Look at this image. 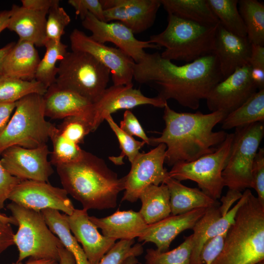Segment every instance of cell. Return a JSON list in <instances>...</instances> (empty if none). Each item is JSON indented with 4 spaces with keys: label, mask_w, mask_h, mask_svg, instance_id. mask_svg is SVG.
Returning <instances> with one entry per match:
<instances>
[{
    "label": "cell",
    "mask_w": 264,
    "mask_h": 264,
    "mask_svg": "<svg viewBox=\"0 0 264 264\" xmlns=\"http://www.w3.org/2000/svg\"><path fill=\"white\" fill-rule=\"evenodd\" d=\"M133 78L140 84H151L158 96L172 99L180 105L196 110L200 101L224 79L218 59L213 53L182 66L163 58L159 53H146L133 66Z\"/></svg>",
    "instance_id": "1"
},
{
    "label": "cell",
    "mask_w": 264,
    "mask_h": 264,
    "mask_svg": "<svg viewBox=\"0 0 264 264\" xmlns=\"http://www.w3.org/2000/svg\"><path fill=\"white\" fill-rule=\"evenodd\" d=\"M226 116L220 111L207 114L177 112L167 103L163 116L165 128L159 137L150 138V144L166 145L165 162L170 166L194 161L213 153L225 140L227 132L213 129Z\"/></svg>",
    "instance_id": "2"
},
{
    "label": "cell",
    "mask_w": 264,
    "mask_h": 264,
    "mask_svg": "<svg viewBox=\"0 0 264 264\" xmlns=\"http://www.w3.org/2000/svg\"><path fill=\"white\" fill-rule=\"evenodd\" d=\"M55 166L63 188L83 209L116 207L118 194L124 190L125 177L119 178L102 158L84 150L79 159Z\"/></svg>",
    "instance_id": "3"
},
{
    "label": "cell",
    "mask_w": 264,
    "mask_h": 264,
    "mask_svg": "<svg viewBox=\"0 0 264 264\" xmlns=\"http://www.w3.org/2000/svg\"><path fill=\"white\" fill-rule=\"evenodd\" d=\"M264 260V204L250 191L212 264H255Z\"/></svg>",
    "instance_id": "4"
},
{
    "label": "cell",
    "mask_w": 264,
    "mask_h": 264,
    "mask_svg": "<svg viewBox=\"0 0 264 264\" xmlns=\"http://www.w3.org/2000/svg\"><path fill=\"white\" fill-rule=\"evenodd\" d=\"M218 24H202L168 14L166 28L151 36L148 41L165 47L160 54L163 58L189 63L213 53Z\"/></svg>",
    "instance_id": "5"
},
{
    "label": "cell",
    "mask_w": 264,
    "mask_h": 264,
    "mask_svg": "<svg viewBox=\"0 0 264 264\" xmlns=\"http://www.w3.org/2000/svg\"><path fill=\"white\" fill-rule=\"evenodd\" d=\"M43 95H28L16 102L14 113L0 134V155L7 148L46 145L55 127L45 120Z\"/></svg>",
    "instance_id": "6"
},
{
    "label": "cell",
    "mask_w": 264,
    "mask_h": 264,
    "mask_svg": "<svg viewBox=\"0 0 264 264\" xmlns=\"http://www.w3.org/2000/svg\"><path fill=\"white\" fill-rule=\"evenodd\" d=\"M7 208L18 225V230L14 236V244L19 252L17 262H22L29 257L52 259L59 262V249L63 246L48 227L41 212L13 202L9 203Z\"/></svg>",
    "instance_id": "7"
},
{
    "label": "cell",
    "mask_w": 264,
    "mask_h": 264,
    "mask_svg": "<svg viewBox=\"0 0 264 264\" xmlns=\"http://www.w3.org/2000/svg\"><path fill=\"white\" fill-rule=\"evenodd\" d=\"M58 69L55 83L92 104L100 99L110 80V70L86 52H67Z\"/></svg>",
    "instance_id": "8"
},
{
    "label": "cell",
    "mask_w": 264,
    "mask_h": 264,
    "mask_svg": "<svg viewBox=\"0 0 264 264\" xmlns=\"http://www.w3.org/2000/svg\"><path fill=\"white\" fill-rule=\"evenodd\" d=\"M233 137V133H227L213 153L191 162L175 164L168 172L169 176L179 181L196 182L201 191L217 200L225 186L222 173L230 154Z\"/></svg>",
    "instance_id": "9"
},
{
    "label": "cell",
    "mask_w": 264,
    "mask_h": 264,
    "mask_svg": "<svg viewBox=\"0 0 264 264\" xmlns=\"http://www.w3.org/2000/svg\"><path fill=\"white\" fill-rule=\"evenodd\" d=\"M230 154L222 176L225 186L242 192L250 188L251 169L264 135V122L235 128Z\"/></svg>",
    "instance_id": "10"
},
{
    "label": "cell",
    "mask_w": 264,
    "mask_h": 264,
    "mask_svg": "<svg viewBox=\"0 0 264 264\" xmlns=\"http://www.w3.org/2000/svg\"><path fill=\"white\" fill-rule=\"evenodd\" d=\"M166 150V145L161 143L148 153H140L131 163L129 173L124 176V193L122 201L134 202L147 186L164 183L169 176L164 167Z\"/></svg>",
    "instance_id": "11"
},
{
    "label": "cell",
    "mask_w": 264,
    "mask_h": 264,
    "mask_svg": "<svg viewBox=\"0 0 264 264\" xmlns=\"http://www.w3.org/2000/svg\"><path fill=\"white\" fill-rule=\"evenodd\" d=\"M72 51L86 52L110 70L113 85L132 84L134 61L119 48L97 42L78 29L69 36Z\"/></svg>",
    "instance_id": "12"
},
{
    "label": "cell",
    "mask_w": 264,
    "mask_h": 264,
    "mask_svg": "<svg viewBox=\"0 0 264 264\" xmlns=\"http://www.w3.org/2000/svg\"><path fill=\"white\" fill-rule=\"evenodd\" d=\"M251 69L250 65L238 68L213 87L205 99L210 111H220L227 115L258 91Z\"/></svg>",
    "instance_id": "13"
},
{
    "label": "cell",
    "mask_w": 264,
    "mask_h": 264,
    "mask_svg": "<svg viewBox=\"0 0 264 264\" xmlns=\"http://www.w3.org/2000/svg\"><path fill=\"white\" fill-rule=\"evenodd\" d=\"M66 191L46 181L24 180L12 191L8 199L37 212L45 209L62 211L70 215L75 208Z\"/></svg>",
    "instance_id": "14"
},
{
    "label": "cell",
    "mask_w": 264,
    "mask_h": 264,
    "mask_svg": "<svg viewBox=\"0 0 264 264\" xmlns=\"http://www.w3.org/2000/svg\"><path fill=\"white\" fill-rule=\"evenodd\" d=\"M49 153L46 144L31 149L12 146L2 153L0 162L11 175L22 180L47 182L54 172L47 159Z\"/></svg>",
    "instance_id": "15"
},
{
    "label": "cell",
    "mask_w": 264,
    "mask_h": 264,
    "mask_svg": "<svg viewBox=\"0 0 264 264\" xmlns=\"http://www.w3.org/2000/svg\"><path fill=\"white\" fill-rule=\"evenodd\" d=\"M83 26L90 31V37L94 41L105 44L110 42L138 63L146 52L145 48L160 49L159 46L148 41L136 39L130 29L119 22H105L88 13L82 20Z\"/></svg>",
    "instance_id": "16"
},
{
    "label": "cell",
    "mask_w": 264,
    "mask_h": 264,
    "mask_svg": "<svg viewBox=\"0 0 264 264\" xmlns=\"http://www.w3.org/2000/svg\"><path fill=\"white\" fill-rule=\"evenodd\" d=\"M105 22H119L134 34L154 24L161 5L160 0H100Z\"/></svg>",
    "instance_id": "17"
},
{
    "label": "cell",
    "mask_w": 264,
    "mask_h": 264,
    "mask_svg": "<svg viewBox=\"0 0 264 264\" xmlns=\"http://www.w3.org/2000/svg\"><path fill=\"white\" fill-rule=\"evenodd\" d=\"M167 101L157 96L148 97L140 90L134 88L133 84L113 85L107 88L100 99L92 104L91 115L94 132L109 115L122 109H130L142 105L164 108Z\"/></svg>",
    "instance_id": "18"
},
{
    "label": "cell",
    "mask_w": 264,
    "mask_h": 264,
    "mask_svg": "<svg viewBox=\"0 0 264 264\" xmlns=\"http://www.w3.org/2000/svg\"><path fill=\"white\" fill-rule=\"evenodd\" d=\"M87 210L75 209L70 215L64 214L71 232L80 242L89 264H98L116 240L101 234L89 220Z\"/></svg>",
    "instance_id": "19"
},
{
    "label": "cell",
    "mask_w": 264,
    "mask_h": 264,
    "mask_svg": "<svg viewBox=\"0 0 264 264\" xmlns=\"http://www.w3.org/2000/svg\"><path fill=\"white\" fill-rule=\"evenodd\" d=\"M250 190L246 189L237 203L224 216L219 205L208 208L204 214L197 222L192 230V249L190 264H198L200 250L206 241L227 231L233 223L236 213L245 200Z\"/></svg>",
    "instance_id": "20"
},
{
    "label": "cell",
    "mask_w": 264,
    "mask_h": 264,
    "mask_svg": "<svg viewBox=\"0 0 264 264\" xmlns=\"http://www.w3.org/2000/svg\"><path fill=\"white\" fill-rule=\"evenodd\" d=\"M251 52V44L247 36L230 32L219 23L213 53L218 59L224 79L238 68L249 65Z\"/></svg>",
    "instance_id": "21"
},
{
    "label": "cell",
    "mask_w": 264,
    "mask_h": 264,
    "mask_svg": "<svg viewBox=\"0 0 264 264\" xmlns=\"http://www.w3.org/2000/svg\"><path fill=\"white\" fill-rule=\"evenodd\" d=\"M206 209L198 208L181 214L170 215L157 222L147 225L138 237V240L154 243L158 251H166L173 240L180 233L193 229L204 214Z\"/></svg>",
    "instance_id": "22"
},
{
    "label": "cell",
    "mask_w": 264,
    "mask_h": 264,
    "mask_svg": "<svg viewBox=\"0 0 264 264\" xmlns=\"http://www.w3.org/2000/svg\"><path fill=\"white\" fill-rule=\"evenodd\" d=\"M10 10L7 28L15 32L19 40L44 46L46 40L47 11H37L14 4Z\"/></svg>",
    "instance_id": "23"
},
{
    "label": "cell",
    "mask_w": 264,
    "mask_h": 264,
    "mask_svg": "<svg viewBox=\"0 0 264 264\" xmlns=\"http://www.w3.org/2000/svg\"><path fill=\"white\" fill-rule=\"evenodd\" d=\"M45 117L63 119L89 110L92 103L79 94L56 83L47 88L43 95Z\"/></svg>",
    "instance_id": "24"
},
{
    "label": "cell",
    "mask_w": 264,
    "mask_h": 264,
    "mask_svg": "<svg viewBox=\"0 0 264 264\" xmlns=\"http://www.w3.org/2000/svg\"><path fill=\"white\" fill-rule=\"evenodd\" d=\"M89 219L104 236L116 241L138 238L147 226L139 212L132 210H117L106 217L89 216Z\"/></svg>",
    "instance_id": "25"
},
{
    "label": "cell",
    "mask_w": 264,
    "mask_h": 264,
    "mask_svg": "<svg viewBox=\"0 0 264 264\" xmlns=\"http://www.w3.org/2000/svg\"><path fill=\"white\" fill-rule=\"evenodd\" d=\"M40 61L33 43L19 40L4 59L3 74L24 80H34Z\"/></svg>",
    "instance_id": "26"
},
{
    "label": "cell",
    "mask_w": 264,
    "mask_h": 264,
    "mask_svg": "<svg viewBox=\"0 0 264 264\" xmlns=\"http://www.w3.org/2000/svg\"><path fill=\"white\" fill-rule=\"evenodd\" d=\"M170 193L171 215H176L198 208L219 205L217 201L197 188H191L169 176L164 181Z\"/></svg>",
    "instance_id": "27"
},
{
    "label": "cell",
    "mask_w": 264,
    "mask_h": 264,
    "mask_svg": "<svg viewBox=\"0 0 264 264\" xmlns=\"http://www.w3.org/2000/svg\"><path fill=\"white\" fill-rule=\"evenodd\" d=\"M139 213L147 225L157 222L171 215L170 193L167 186L150 185L140 194Z\"/></svg>",
    "instance_id": "28"
},
{
    "label": "cell",
    "mask_w": 264,
    "mask_h": 264,
    "mask_svg": "<svg viewBox=\"0 0 264 264\" xmlns=\"http://www.w3.org/2000/svg\"><path fill=\"white\" fill-rule=\"evenodd\" d=\"M160 1L168 14L204 24L217 25L219 23L207 0Z\"/></svg>",
    "instance_id": "29"
},
{
    "label": "cell",
    "mask_w": 264,
    "mask_h": 264,
    "mask_svg": "<svg viewBox=\"0 0 264 264\" xmlns=\"http://www.w3.org/2000/svg\"><path fill=\"white\" fill-rule=\"evenodd\" d=\"M41 213L51 232L58 238L64 248L73 255L76 264H89L82 248L71 234L64 214L53 209H44Z\"/></svg>",
    "instance_id": "30"
},
{
    "label": "cell",
    "mask_w": 264,
    "mask_h": 264,
    "mask_svg": "<svg viewBox=\"0 0 264 264\" xmlns=\"http://www.w3.org/2000/svg\"><path fill=\"white\" fill-rule=\"evenodd\" d=\"M264 121V89L258 90L220 123L223 130H230Z\"/></svg>",
    "instance_id": "31"
},
{
    "label": "cell",
    "mask_w": 264,
    "mask_h": 264,
    "mask_svg": "<svg viewBox=\"0 0 264 264\" xmlns=\"http://www.w3.org/2000/svg\"><path fill=\"white\" fill-rule=\"evenodd\" d=\"M239 11L251 44L264 46V5L257 0H241Z\"/></svg>",
    "instance_id": "32"
},
{
    "label": "cell",
    "mask_w": 264,
    "mask_h": 264,
    "mask_svg": "<svg viewBox=\"0 0 264 264\" xmlns=\"http://www.w3.org/2000/svg\"><path fill=\"white\" fill-rule=\"evenodd\" d=\"M44 46L46 48L45 53L38 66L35 80L47 88L56 82L59 70L56 64L66 55L67 46L61 41H46Z\"/></svg>",
    "instance_id": "33"
},
{
    "label": "cell",
    "mask_w": 264,
    "mask_h": 264,
    "mask_svg": "<svg viewBox=\"0 0 264 264\" xmlns=\"http://www.w3.org/2000/svg\"><path fill=\"white\" fill-rule=\"evenodd\" d=\"M47 88L36 81L24 80L2 74L0 75V103H15L33 93L44 95Z\"/></svg>",
    "instance_id": "34"
},
{
    "label": "cell",
    "mask_w": 264,
    "mask_h": 264,
    "mask_svg": "<svg viewBox=\"0 0 264 264\" xmlns=\"http://www.w3.org/2000/svg\"><path fill=\"white\" fill-rule=\"evenodd\" d=\"M207 0L220 25L234 34L247 36L246 28L238 7L239 0Z\"/></svg>",
    "instance_id": "35"
},
{
    "label": "cell",
    "mask_w": 264,
    "mask_h": 264,
    "mask_svg": "<svg viewBox=\"0 0 264 264\" xmlns=\"http://www.w3.org/2000/svg\"><path fill=\"white\" fill-rule=\"evenodd\" d=\"M192 249L191 235L171 250L161 252L156 249H147L145 256L146 264H190Z\"/></svg>",
    "instance_id": "36"
},
{
    "label": "cell",
    "mask_w": 264,
    "mask_h": 264,
    "mask_svg": "<svg viewBox=\"0 0 264 264\" xmlns=\"http://www.w3.org/2000/svg\"><path fill=\"white\" fill-rule=\"evenodd\" d=\"M57 129L68 140L78 145L83 143L85 136L93 132L91 108L85 113L64 118Z\"/></svg>",
    "instance_id": "37"
},
{
    "label": "cell",
    "mask_w": 264,
    "mask_h": 264,
    "mask_svg": "<svg viewBox=\"0 0 264 264\" xmlns=\"http://www.w3.org/2000/svg\"><path fill=\"white\" fill-rule=\"evenodd\" d=\"M53 145L50 162L56 166L79 159L83 151L79 145L68 140L59 132L57 127L53 129L50 136Z\"/></svg>",
    "instance_id": "38"
},
{
    "label": "cell",
    "mask_w": 264,
    "mask_h": 264,
    "mask_svg": "<svg viewBox=\"0 0 264 264\" xmlns=\"http://www.w3.org/2000/svg\"><path fill=\"white\" fill-rule=\"evenodd\" d=\"M114 132L122 150L121 155L117 157H111L110 159L116 164H122L123 157L126 156L132 163L140 154V149L146 144L144 141L135 140L132 136L123 131L114 121L111 115L105 119Z\"/></svg>",
    "instance_id": "39"
},
{
    "label": "cell",
    "mask_w": 264,
    "mask_h": 264,
    "mask_svg": "<svg viewBox=\"0 0 264 264\" xmlns=\"http://www.w3.org/2000/svg\"><path fill=\"white\" fill-rule=\"evenodd\" d=\"M46 22V41L61 42L66 27L71 20L65 10L59 5V0H53L48 9Z\"/></svg>",
    "instance_id": "40"
},
{
    "label": "cell",
    "mask_w": 264,
    "mask_h": 264,
    "mask_svg": "<svg viewBox=\"0 0 264 264\" xmlns=\"http://www.w3.org/2000/svg\"><path fill=\"white\" fill-rule=\"evenodd\" d=\"M143 253V248L134 239L120 240L104 255L98 264H124L132 256L138 257Z\"/></svg>",
    "instance_id": "41"
},
{
    "label": "cell",
    "mask_w": 264,
    "mask_h": 264,
    "mask_svg": "<svg viewBox=\"0 0 264 264\" xmlns=\"http://www.w3.org/2000/svg\"><path fill=\"white\" fill-rule=\"evenodd\" d=\"M251 188L255 190L257 198L264 204V148H259L251 169Z\"/></svg>",
    "instance_id": "42"
},
{
    "label": "cell",
    "mask_w": 264,
    "mask_h": 264,
    "mask_svg": "<svg viewBox=\"0 0 264 264\" xmlns=\"http://www.w3.org/2000/svg\"><path fill=\"white\" fill-rule=\"evenodd\" d=\"M227 232L205 242L200 250L198 264H212L223 248Z\"/></svg>",
    "instance_id": "43"
},
{
    "label": "cell",
    "mask_w": 264,
    "mask_h": 264,
    "mask_svg": "<svg viewBox=\"0 0 264 264\" xmlns=\"http://www.w3.org/2000/svg\"><path fill=\"white\" fill-rule=\"evenodd\" d=\"M68 3L75 9L76 14L82 20L89 13L99 20L105 21L104 9L100 0H69Z\"/></svg>",
    "instance_id": "44"
},
{
    "label": "cell",
    "mask_w": 264,
    "mask_h": 264,
    "mask_svg": "<svg viewBox=\"0 0 264 264\" xmlns=\"http://www.w3.org/2000/svg\"><path fill=\"white\" fill-rule=\"evenodd\" d=\"M120 128L128 134L141 138L146 144H150L148 137L136 116L129 110H126L120 122Z\"/></svg>",
    "instance_id": "45"
},
{
    "label": "cell",
    "mask_w": 264,
    "mask_h": 264,
    "mask_svg": "<svg viewBox=\"0 0 264 264\" xmlns=\"http://www.w3.org/2000/svg\"><path fill=\"white\" fill-rule=\"evenodd\" d=\"M22 180L11 175L0 162V210L14 188Z\"/></svg>",
    "instance_id": "46"
},
{
    "label": "cell",
    "mask_w": 264,
    "mask_h": 264,
    "mask_svg": "<svg viewBox=\"0 0 264 264\" xmlns=\"http://www.w3.org/2000/svg\"><path fill=\"white\" fill-rule=\"evenodd\" d=\"M242 193L239 191L229 189L225 196L220 198L221 204L219 206L222 216L225 215L231 209L233 204L242 197Z\"/></svg>",
    "instance_id": "47"
},
{
    "label": "cell",
    "mask_w": 264,
    "mask_h": 264,
    "mask_svg": "<svg viewBox=\"0 0 264 264\" xmlns=\"http://www.w3.org/2000/svg\"><path fill=\"white\" fill-rule=\"evenodd\" d=\"M14 236L10 224L0 220V253L15 244Z\"/></svg>",
    "instance_id": "48"
},
{
    "label": "cell",
    "mask_w": 264,
    "mask_h": 264,
    "mask_svg": "<svg viewBox=\"0 0 264 264\" xmlns=\"http://www.w3.org/2000/svg\"><path fill=\"white\" fill-rule=\"evenodd\" d=\"M249 65L251 68L264 69V46L251 44Z\"/></svg>",
    "instance_id": "49"
},
{
    "label": "cell",
    "mask_w": 264,
    "mask_h": 264,
    "mask_svg": "<svg viewBox=\"0 0 264 264\" xmlns=\"http://www.w3.org/2000/svg\"><path fill=\"white\" fill-rule=\"evenodd\" d=\"M16 102L12 103H0V134L6 127L11 115L15 110Z\"/></svg>",
    "instance_id": "50"
},
{
    "label": "cell",
    "mask_w": 264,
    "mask_h": 264,
    "mask_svg": "<svg viewBox=\"0 0 264 264\" xmlns=\"http://www.w3.org/2000/svg\"><path fill=\"white\" fill-rule=\"evenodd\" d=\"M53 0H22V6L37 11H48Z\"/></svg>",
    "instance_id": "51"
},
{
    "label": "cell",
    "mask_w": 264,
    "mask_h": 264,
    "mask_svg": "<svg viewBox=\"0 0 264 264\" xmlns=\"http://www.w3.org/2000/svg\"><path fill=\"white\" fill-rule=\"evenodd\" d=\"M59 264H76L73 255L64 246L59 249Z\"/></svg>",
    "instance_id": "52"
},
{
    "label": "cell",
    "mask_w": 264,
    "mask_h": 264,
    "mask_svg": "<svg viewBox=\"0 0 264 264\" xmlns=\"http://www.w3.org/2000/svg\"><path fill=\"white\" fill-rule=\"evenodd\" d=\"M15 44V43L11 42L0 48V75L3 74V64L4 59Z\"/></svg>",
    "instance_id": "53"
},
{
    "label": "cell",
    "mask_w": 264,
    "mask_h": 264,
    "mask_svg": "<svg viewBox=\"0 0 264 264\" xmlns=\"http://www.w3.org/2000/svg\"><path fill=\"white\" fill-rule=\"evenodd\" d=\"M10 264H23L21 262L12 263ZM25 264H59V262L52 259H34L30 258L28 261Z\"/></svg>",
    "instance_id": "54"
},
{
    "label": "cell",
    "mask_w": 264,
    "mask_h": 264,
    "mask_svg": "<svg viewBox=\"0 0 264 264\" xmlns=\"http://www.w3.org/2000/svg\"><path fill=\"white\" fill-rule=\"evenodd\" d=\"M10 10H4L0 12V33L7 28L10 17Z\"/></svg>",
    "instance_id": "55"
},
{
    "label": "cell",
    "mask_w": 264,
    "mask_h": 264,
    "mask_svg": "<svg viewBox=\"0 0 264 264\" xmlns=\"http://www.w3.org/2000/svg\"><path fill=\"white\" fill-rule=\"evenodd\" d=\"M0 220L6 223L13 224L17 225L16 220L12 216L7 217L5 214L0 213Z\"/></svg>",
    "instance_id": "56"
},
{
    "label": "cell",
    "mask_w": 264,
    "mask_h": 264,
    "mask_svg": "<svg viewBox=\"0 0 264 264\" xmlns=\"http://www.w3.org/2000/svg\"><path fill=\"white\" fill-rule=\"evenodd\" d=\"M138 261L136 257L132 256L128 258L124 262V264H138Z\"/></svg>",
    "instance_id": "57"
},
{
    "label": "cell",
    "mask_w": 264,
    "mask_h": 264,
    "mask_svg": "<svg viewBox=\"0 0 264 264\" xmlns=\"http://www.w3.org/2000/svg\"><path fill=\"white\" fill-rule=\"evenodd\" d=\"M255 264H264V260L261 261H260V262H258V263H256Z\"/></svg>",
    "instance_id": "58"
}]
</instances>
